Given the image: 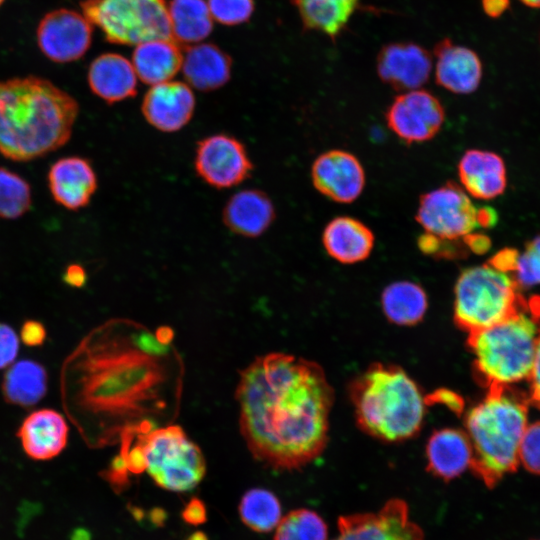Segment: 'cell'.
<instances>
[{
    "instance_id": "cell-7",
    "label": "cell",
    "mask_w": 540,
    "mask_h": 540,
    "mask_svg": "<svg viewBox=\"0 0 540 540\" xmlns=\"http://www.w3.org/2000/svg\"><path fill=\"white\" fill-rule=\"evenodd\" d=\"M454 295L455 323L468 334L506 319L527 304L513 276L490 263L463 270Z\"/></svg>"
},
{
    "instance_id": "cell-14",
    "label": "cell",
    "mask_w": 540,
    "mask_h": 540,
    "mask_svg": "<svg viewBox=\"0 0 540 540\" xmlns=\"http://www.w3.org/2000/svg\"><path fill=\"white\" fill-rule=\"evenodd\" d=\"M92 24L84 15L61 8L47 13L37 27V43L41 52L57 63L81 58L92 41Z\"/></svg>"
},
{
    "instance_id": "cell-35",
    "label": "cell",
    "mask_w": 540,
    "mask_h": 540,
    "mask_svg": "<svg viewBox=\"0 0 540 540\" xmlns=\"http://www.w3.org/2000/svg\"><path fill=\"white\" fill-rule=\"evenodd\" d=\"M212 18L228 26L247 22L254 11V0H207Z\"/></svg>"
},
{
    "instance_id": "cell-24",
    "label": "cell",
    "mask_w": 540,
    "mask_h": 540,
    "mask_svg": "<svg viewBox=\"0 0 540 540\" xmlns=\"http://www.w3.org/2000/svg\"><path fill=\"white\" fill-rule=\"evenodd\" d=\"M427 469L444 481H450L470 468L473 451L467 434L458 429L435 431L426 446Z\"/></svg>"
},
{
    "instance_id": "cell-28",
    "label": "cell",
    "mask_w": 540,
    "mask_h": 540,
    "mask_svg": "<svg viewBox=\"0 0 540 540\" xmlns=\"http://www.w3.org/2000/svg\"><path fill=\"white\" fill-rule=\"evenodd\" d=\"M47 389V370L32 359L13 362L6 370L1 385L4 400L24 408L36 405L46 395Z\"/></svg>"
},
{
    "instance_id": "cell-6",
    "label": "cell",
    "mask_w": 540,
    "mask_h": 540,
    "mask_svg": "<svg viewBox=\"0 0 540 540\" xmlns=\"http://www.w3.org/2000/svg\"><path fill=\"white\" fill-rule=\"evenodd\" d=\"M527 303L506 319L468 334L474 355V372L492 388L510 387L528 380L540 333V303Z\"/></svg>"
},
{
    "instance_id": "cell-15",
    "label": "cell",
    "mask_w": 540,
    "mask_h": 540,
    "mask_svg": "<svg viewBox=\"0 0 540 540\" xmlns=\"http://www.w3.org/2000/svg\"><path fill=\"white\" fill-rule=\"evenodd\" d=\"M311 177L321 194L339 203L355 201L365 186V172L359 160L338 149L324 152L315 159Z\"/></svg>"
},
{
    "instance_id": "cell-40",
    "label": "cell",
    "mask_w": 540,
    "mask_h": 540,
    "mask_svg": "<svg viewBox=\"0 0 540 540\" xmlns=\"http://www.w3.org/2000/svg\"><path fill=\"white\" fill-rule=\"evenodd\" d=\"M531 399L540 403V333L537 341L535 357L529 376Z\"/></svg>"
},
{
    "instance_id": "cell-2",
    "label": "cell",
    "mask_w": 540,
    "mask_h": 540,
    "mask_svg": "<svg viewBox=\"0 0 540 540\" xmlns=\"http://www.w3.org/2000/svg\"><path fill=\"white\" fill-rule=\"evenodd\" d=\"M235 398L241 434L258 461L293 470L323 452L333 390L317 363L281 352L259 356L240 372Z\"/></svg>"
},
{
    "instance_id": "cell-23",
    "label": "cell",
    "mask_w": 540,
    "mask_h": 540,
    "mask_svg": "<svg viewBox=\"0 0 540 540\" xmlns=\"http://www.w3.org/2000/svg\"><path fill=\"white\" fill-rule=\"evenodd\" d=\"M137 75L132 63L117 53H105L95 58L88 69L91 91L109 104L134 97Z\"/></svg>"
},
{
    "instance_id": "cell-45",
    "label": "cell",
    "mask_w": 540,
    "mask_h": 540,
    "mask_svg": "<svg viewBox=\"0 0 540 540\" xmlns=\"http://www.w3.org/2000/svg\"><path fill=\"white\" fill-rule=\"evenodd\" d=\"M521 1L531 7H540V0H521Z\"/></svg>"
},
{
    "instance_id": "cell-32",
    "label": "cell",
    "mask_w": 540,
    "mask_h": 540,
    "mask_svg": "<svg viewBox=\"0 0 540 540\" xmlns=\"http://www.w3.org/2000/svg\"><path fill=\"white\" fill-rule=\"evenodd\" d=\"M328 528L315 511L297 509L281 518L274 540H327Z\"/></svg>"
},
{
    "instance_id": "cell-30",
    "label": "cell",
    "mask_w": 540,
    "mask_h": 540,
    "mask_svg": "<svg viewBox=\"0 0 540 540\" xmlns=\"http://www.w3.org/2000/svg\"><path fill=\"white\" fill-rule=\"evenodd\" d=\"M381 303L386 317L398 325H414L427 310V295L423 288L411 281H397L382 293Z\"/></svg>"
},
{
    "instance_id": "cell-39",
    "label": "cell",
    "mask_w": 540,
    "mask_h": 540,
    "mask_svg": "<svg viewBox=\"0 0 540 540\" xmlns=\"http://www.w3.org/2000/svg\"><path fill=\"white\" fill-rule=\"evenodd\" d=\"M62 279L70 287L81 288L86 283L87 274L82 265L72 263L66 267Z\"/></svg>"
},
{
    "instance_id": "cell-10",
    "label": "cell",
    "mask_w": 540,
    "mask_h": 540,
    "mask_svg": "<svg viewBox=\"0 0 540 540\" xmlns=\"http://www.w3.org/2000/svg\"><path fill=\"white\" fill-rule=\"evenodd\" d=\"M416 221L426 235L452 242L468 239L479 227L494 225L496 212L477 208L462 187L448 182L422 195Z\"/></svg>"
},
{
    "instance_id": "cell-41",
    "label": "cell",
    "mask_w": 540,
    "mask_h": 540,
    "mask_svg": "<svg viewBox=\"0 0 540 540\" xmlns=\"http://www.w3.org/2000/svg\"><path fill=\"white\" fill-rule=\"evenodd\" d=\"M205 510L199 500H192L184 511V517L190 523H199L204 520Z\"/></svg>"
},
{
    "instance_id": "cell-16",
    "label": "cell",
    "mask_w": 540,
    "mask_h": 540,
    "mask_svg": "<svg viewBox=\"0 0 540 540\" xmlns=\"http://www.w3.org/2000/svg\"><path fill=\"white\" fill-rule=\"evenodd\" d=\"M191 87L180 81H167L151 86L142 101L145 120L159 131L171 133L185 127L195 110Z\"/></svg>"
},
{
    "instance_id": "cell-25",
    "label": "cell",
    "mask_w": 540,
    "mask_h": 540,
    "mask_svg": "<svg viewBox=\"0 0 540 540\" xmlns=\"http://www.w3.org/2000/svg\"><path fill=\"white\" fill-rule=\"evenodd\" d=\"M232 61L228 54L210 43L195 44L183 51L182 71L187 84L200 91H212L230 79Z\"/></svg>"
},
{
    "instance_id": "cell-38",
    "label": "cell",
    "mask_w": 540,
    "mask_h": 540,
    "mask_svg": "<svg viewBox=\"0 0 540 540\" xmlns=\"http://www.w3.org/2000/svg\"><path fill=\"white\" fill-rule=\"evenodd\" d=\"M47 330L44 324L35 319H27L20 329L21 341L29 347H38L44 344Z\"/></svg>"
},
{
    "instance_id": "cell-37",
    "label": "cell",
    "mask_w": 540,
    "mask_h": 540,
    "mask_svg": "<svg viewBox=\"0 0 540 540\" xmlns=\"http://www.w3.org/2000/svg\"><path fill=\"white\" fill-rule=\"evenodd\" d=\"M20 340L15 330L0 322V369L9 367L19 352Z\"/></svg>"
},
{
    "instance_id": "cell-26",
    "label": "cell",
    "mask_w": 540,
    "mask_h": 540,
    "mask_svg": "<svg viewBox=\"0 0 540 540\" xmlns=\"http://www.w3.org/2000/svg\"><path fill=\"white\" fill-rule=\"evenodd\" d=\"M374 241L372 231L364 223L348 216L332 219L322 234L326 252L342 264H354L368 258Z\"/></svg>"
},
{
    "instance_id": "cell-18",
    "label": "cell",
    "mask_w": 540,
    "mask_h": 540,
    "mask_svg": "<svg viewBox=\"0 0 540 540\" xmlns=\"http://www.w3.org/2000/svg\"><path fill=\"white\" fill-rule=\"evenodd\" d=\"M68 435L65 417L51 408L31 412L16 433L26 456L35 461H47L60 455L67 446Z\"/></svg>"
},
{
    "instance_id": "cell-13",
    "label": "cell",
    "mask_w": 540,
    "mask_h": 540,
    "mask_svg": "<svg viewBox=\"0 0 540 540\" xmlns=\"http://www.w3.org/2000/svg\"><path fill=\"white\" fill-rule=\"evenodd\" d=\"M385 116L394 134L411 144L432 139L444 123L445 112L434 95L414 89L397 96Z\"/></svg>"
},
{
    "instance_id": "cell-19",
    "label": "cell",
    "mask_w": 540,
    "mask_h": 540,
    "mask_svg": "<svg viewBox=\"0 0 540 540\" xmlns=\"http://www.w3.org/2000/svg\"><path fill=\"white\" fill-rule=\"evenodd\" d=\"M56 203L77 211L86 207L97 190V176L89 160L68 156L54 162L47 176Z\"/></svg>"
},
{
    "instance_id": "cell-34",
    "label": "cell",
    "mask_w": 540,
    "mask_h": 540,
    "mask_svg": "<svg viewBox=\"0 0 540 540\" xmlns=\"http://www.w3.org/2000/svg\"><path fill=\"white\" fill-rule=\"evenodd\" d=\"M521 288L540 285V235L528 241L522 252H518L511 272Z\"/></svg>"
},
{
    "instance_id": "cell-20",
    "label": "cell",
    "mask_w": 540,
    "mask_h": 540,
    "mask_svg": "<svg viewBox=\"0 0 540 540\" xmlns=\"http://www.w3.org/2000/svg\"><path fill=\"white\" fill-rule=\"evenodd\" d=\"M434 56L438 85L456 94H469L477 89L482 64L474 51L444 39L435 46Z\"/></svg>"
},
{
    "instance_id": "cell-4",
    "label": "cell",
    "mask_w": 540,
    "mask_h": 540,
    "mask_svg": "<svg viewBox=\"0 0 540 540\" xmlns=\"http://www.w3.org/2000/svg\"><path fill=\"white\" fill-rule=\"evenodd\" d=\"M356 420L369 435L388 442L416 435L425 415V398L404 370L372 364L350 389Z\"/></svg>"
},
{
    "instance_id": "cell-3",
    "label": "cell",
    "mask_w": 540,
    "mask_h": 540,
    "mask_svg": "<svg viewBox=\"0 0 540 540\" xmlns=\"http://www.w3.org/2000/svg\"><path fill=\"white\" fill-rule=\"evenodd\" d=\"M78 113V102L47 79L0 81V153L25 162L59 149L70 139Z\"/></svg>"
},
{
    "instance_id": "cell-31",
    "label": "cell",
    "mask_w": 540,
    "mask_h": 540,
    "mask_svg": "<svg viewBox=\"0 0 540 540\" xmlns=\"http://www.w3.org/2000/svg\"><path fill=\"white\" fill-rule=\"evenodd\" d=\"M281 512L276 495L262 488L248 490L239 505L242 521L256 532H269L276 528L281 520Z\"/></svg>"
},
{
    "instance_id": "cell-46",
    "label": "cell",
    "mask_w": 540,
    "mask_h": 540,
    "mask_svg": "<svg viewBox=\"0 0 540 540\" xmlns=\"http://www.w3.org/2000/svg\"><path fill=\"white\" fill-rule=\"evenodd\" d=\"M4 1H5V0H0V6L3 4Z\"/></svg>"
},
{
    "instance_id": "cell-8",
    "label": "cell",
    "mask_w": 540,
    "mask_h": 540,
    "mask_svg": "<svg viewBox=\"0 0 540 540\" xmlns=\"http://www.w3.org/2000/svg\"><path fill=\"white\" fill-rule=\"evenodd\" d=\"M145 470L161 488L184 492L193 489L206 471L204 455L184 430L175 424L138 435Z\"/></svg>"
},
{
    "instance_id": "cell-1",
    "label": "cell",
    "mask_w": 540,
    "mask_h": 540,
    "mask_svg": "<svg viewBox=\"0 0 540 540\" xmlns=\"http://www.w3.org/2000/svg\"><path fill=\"white\" fill-rule=\"evenodd\" d=\"M183 364L147 327L112 319L91 330L63 361L60 395L68 419L90 448L172 424Z\"/></svg>"
},
{
    "instance_id": "cell-42",
    "label": "cell",
    "mask_w": 540,
    "mask_h": 540,
    "mask_svg": "<svg viewBox=\"0 0 540 540\" xmlns=\"http://www.w3.org/2000/svg\"><path fill=\"white\" fill-rule=\"evenodd\" d=\"M485 12L492 17L500 15L507 7L508 0H482Z\"/></svg>"
},
{
    "instance_id": "cell-9",
    "label": "cell",
    "mask_w": 540,
    "mask_h": 540,
    "mask_svg": "<svg viewBox=\"0 0 540 540\" xmlns=\"http://www.w3.org/2000/svg\"><path fill=\"white\" fill-rule=\"evenodd\" d=\"M81 8L110 43L138 45L173 39L165 0H86Z\"/></svg>"
},
{
    "instance_id": "cell-21",
    "label": "cell",
    "mask_w": 540,
    "mask_h": 540,
    "mask_svg": "<svg viewBox=\"0 0 540 540\" xmlns=\"http://www.w3.org/2000/svg\"><path fill=\"white\" fill-rule=\"evenodd\" d=\"M458 175L467 194L481 200L498 197L507 184L504 161L491 151H466L458 163Z\"/></svg>"
},
{
    "instance_id": "cell-12",
    "label": "cell",
    "mask_w": 540,
    "mask_h": 540,
    "mask_svg": "<svg viewBox=\"0 0 540 540\" xmlns=\"http://www.w3.org/2000/svg\"><path fill=\"white\" fill-rule=\"evenodd\" d=\"M338 531L333 540H425L422 529L410 519L407 503L397 498L376 513L340 517Z\"/></svg>"
},
{
    "instance_id": "cell-27",
    "label": "cell",
    "mask_w": 540,
    "mask_h": 540,
    "mask_svg": "<svg viewBox=\"0 0 540 540\" xmlns=\"http://www.w3.org/2000/svg\"><path fill=\"white\" fill-rule=\"evenodd\" d=\"M183 50L174 39H154L136 45L132 65L138 79L148 85L167 82L179 72Z\"/></svg>"
},
{
    "instance_id": "cell-29",
    "label": "cell",
    "mask_w": 540,
    "mask_h": 540,
    "mask_svg": "<svg viewBox=\"0 0 540 540\" xmlns=\"http://www.w3.org/2000/svg\"><path fill=\"white\" fill-rule=\"evenodd\" d=\"M168 13L173 39L179 44H196L212 32L213 18L204 0H171Z\"/></svg>"
},
{
    "instance_id": "cell-17",
    "label": "cell",
    "mask_w": 540,
    "mask_h": 540,
    "mask_svg": "<svg viewBox=\"0 0 540 540\" xmlns=\"http://www.w3.org/2000/svg\"><path fill=\"white\" fill-rule=\"evenodd\" d=\"M432 58L414 43H390L377 56V73L396 90L419 89L429 79Z\"/></svg>"
},
{
    "instance_id": "cell-5",
    "label": "cell",
    "mask_w": 540,
    "mask_h": 540,
    "mask_svg": "<svg viewBox=\"0 0 540 540\" xmlns=\"http://www.w3.org/2000/svg\"><path fill=\"white\" fill-rule=\"evenodd\" d=\"M528 426V408L510 387L492 388L465 417L472 446L470 465L486 486L494 487L519 464V448Z\"/></svg>"
},
{
    "instance_id": "cell-36",
    "label": "cell",
    "mask_w": 540,
    "mask_h": 540,
    "mask_svg": "<svg viewBox=\"0 0 540 540\" xmlns=\"http://www.w3.org/2000/svg\"><path fill=\"white\" fill-rule=\"evenodd\" d=\"M519 463L529 472L540 474V421L528 424L520 443Z\"/></svg>"
},
{
    "instance_id": "cell-33",
    "label": "cell",
    "mask_w": 540,
    "mask_h": 540,
    "mask_svg": "<svg viewBox=\"0 0 540 540\" xmlns=\"http://www.w3.org/2000/svg\"><path fill=\"white\" fill-rule=\"evenodd\" d=\"M29 183L19 174L0 167V218L16 219L31 207Z\"/></svg>"
},
{
    "instance_id": "cell-11",
    "label": "cell",
    "mask_w": 540,
    "mask_h": 540,
    "mask_svg": "<svg viewBox=\"0 0 540 540\" xmlns=\"http://www.w3.org/2000/svg\"><path fill=\"white\" fill-rule=\"evenodd\" d=\"M194 166L208 185L225 189L244 182L253 164L242 142L227 134H214L197 144Z\"/></svg>"
},
{
    "instance_id": "cell-22",
    "label": "cell",
    "mask_w": 540,
    "mask_h": 540,
    "mask_svg": "<svg viewBox=\"0 0 540 540\" xmlns=\"http://www.w3.org/2000/svg\"><path fill=\"white\" fill-rule=\"evenodd\" d=\"M222 216L230 231L243 237L255 238L271 226L275 219V208L265 192L244 189L229 198Z\"/></svg>"
},
{
    "instance_id": "cell-44",
    "label": "cell",
    "mask_w": 540,
    "mask_h": 540,
    "mask_svg": "<svg viewBox=\"0 0 540 540\" xmlns=\"http://www.w3.org/2000/svg\"><path fill=\"white\" fill-rule=\"evenodd\" d=\"M156 338L163 344H170L173 337L174 331L167 326L159 327L155 331Z\"/></svg>"
},
{
    "instance_id": "cell-43",
    "label": "cell",
    "mask_w": 540,
    "mask_h": 540,
    "mask_svg": "<svg viewBox=\"0 0 540 540\" xmlns=\"http://www.w3.org/2000/svg\"><path fill=\"white\" fill-rule=\"evenodd\" d=\"M292 4L297 7L306 3H337L352 7L355 9L358 0H290Z\"/></svg>"
}]
</instances>
